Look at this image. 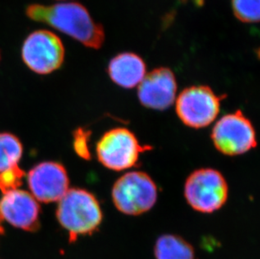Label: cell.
<instances>
[{
	"mask_svg": "<svg viewBox=\"0 0 260 259\" xmlns=\"http://www.w3.org/2000/svg\"><path fill=\"white\" fill-rule=\"evenodd\" d=\"M221 99L207 86H192L177 98V115L189 127H206L217 117Z\"/></svg>",
	"mask_w": 260,
	"mask_h": 259,
	"instance_id": "8",
	"label": "cell"
},
{
	"mask_svg": "<svg viewBox=\"0 0 260 259\" xmlns=\"http://www.w3.org/2000/svg\"><path fill=\"white\" fill-rule=\"evenodd\" d=\"M3 234H4V228L2 226V218H1V215H0V236Z\"/></svg>",
	"mask_w": 260,
	"mask_h": 259,
	"instance_id": "17",
	"label": "cell"
},
{
	"mask_svg": "<svg viewBox=\"0 0 260 259\" xmlns=\"http://www.w3.org/2000/svg\"><path fill=\"white\" fill-rule=\"evenodd\" d=\"M24 175V172L20 169L0 174V189L3 193H5L7 191L18 188Z\"/></svg>",
	"mask_w": 260,
	"mask_h": 259,
	"instance_id": "16",
	"label": "cell"
},
{
	"mask_svg": "<svg viewBox=\"0 0 260 259\" xmlns=\"http://www.w3.org/2000/svg\"><path fill=\"white\" fill-rule=\"evenodd\" d=\"M28 184L32 196L44 203L60 201L69 189L66 169L54 161H45L33 168L28 174Z\"/></svg>",
	"mask_w": 260,
	"mask_h": 259,
	"instance_id": "9",
	"label": "cell"
},
{
	"mask_svg": "<svg viewBox=\"0 0 260 259\" xmlns=\"http://www.w3.org/2000/svg\"><path fill=\"white\" fill-rule=\"evenodd\" d=\"M65 49L61 39L53 32L40 29L26 37L21 48V57L31 71L49 74L61 68Z\"/></svg>",
	"mask_w": 260,
	"mask_h": 259,
	"instance_id": "6",
	"label": "cell"
},
{
	"mask_svg": "<svg viewBox=\"0 0 260 259\" xmlns=\"http://www.w3.org/2000/svg\"><path fill=\"white\" fill-rule=\"evenodd\" d=\"M156 259H194V248L184 238L176 235L160 236L155 243Z\"/></svg>",
	"mask_w": 260,
	"mask_h": 259,
	"instance_id": "13",
	"label": "cell"
},
{
	"mask_svg": "<svg viewBox=\"0 0 260 259\" xmlns=\"http://www.w3.org/2000/svg\"><path fill=\"white\" fill-rule=\"evenodd\" d=\"M229 188L221 173L212 169L193 172L184 185V196L189 206L202 213H212L223 206Z\"/></svg>",
	"mask_w": 260,
	"mask_h": 259,
	"instance_id": "4",
	"label": "cell"
},
{
	"mask_svg": "<svg viewBox=\"0 0 260 259\" xmlns=\"http://www.w3.org/2000/svg\"><path fill=\"white\" fill-rule=\"evenodd\" d=\"M149 147H143L135 135L125 128H116L104 134L99 141L96 152L99 161L107 169L122 171L135 166L141 153Z\"/></svg>",
	"mask_w": 260,
	"mask_h": 259,
	"instance_id": "5",
	"label": "cell"
},
{
	"mask_svg": "<svg viewBox=\"0 0 260 259\" xmlns=\"http://www.w3.org/2000/svg\"><path fill=\"white\" fill-rule=\"evenodd\" d=\"M57 219L74 242L79 235L91 234L102 221L101 206L95 197L80 188L69 189L59 201Z\"/></svg>",
	"mask_w": 260,
	"mask_h": 259,
	"instance_id": "2",
	"label": "cell"
},
{
	"mask_svg": "<svg viewBox=\"0 0 260 259\" xmlns=\"http://www.w3.org/2000/svg\"><path fill=\"white\" fill-rule=\"evenodd\" d=\"M111 80L125 88L139 85L146 75L144 61L137 54L124 52L115 56L109 64Z\"/></svg>",
	"mask_w": 260,
	"mask_h": 259,
	"instance_id": "12",
	"label": "cell"
},
{
	"mask_svg": "<svg viewBox=\"0 0 260 259\" xmlns=\"http://www.w3.org/2000/svg\"><path fill=\"white\" fill-rule=\"evenodd\" d=\"M177 83L170 69L160 68L146 74L138 87V98L145 107L164 110L175 101Z\"/></svg>",
	"mask_w": 260,
	"mask_h": 259,
	"instance_id": "11",
	"label": "cell"
},
{
	"mask_svg": "<svg viewBox=\"0 0 260 259\" xmlns=\"http://www.w3.org/2000/svg\"><path fill=\"white\" fill-rule=\"evenodd\" d=\"M157 186L151 177L143 172H129L120 177L112 188V200L120 212L138 215L154 206Z\"/></svg>",
	"mask_w": 260,
	"mask_h": 259,
	"instance_id": "3",
	"label": "cell"
},
{
	"mask_svg": "<svg viewBox=\"0 0 260 259\" xmlns=\"http://www.w3.org/2000/svg\"><path fill=\"white\" fill-rule=\"evenodd\" d=\"M25 15L30 20L49 25L89 48L99 49L105 42L103 27L96 23L86 8L79 3L29 5L25 9Z\"/></svg>",
	"mask_w": 260,
	"mask_h": 259,
	"instance_id": "1",
	"label": "cell"
},
{
	"mask_svg": "<svg viewBox=\"0 0 260 259\" xmlns=\"http://www.w3.org/2000/svg\"><path fill=\"white\" fill-rule=\"evenodd\" d=\"M22 153V144L17 137L0 133V174L20 169L18 164Z\"/></svg>",
	"mask_w": 260,
	"mask_h": 259,
	"instance_id": "14",
	"label": "cell"
},
{
	"mask_svg": "<svg viewBox=\"0 0 260 259\" xmlns=\"http://www.w3.org/2000/svg\"><path fill=\"white\" fill-rule=\"evenodd\" d=\"M233 12L244 23L259 21V0H233Z\"/></svg>",
	"mask_w": 260,
	"mask_h": 259,
	"instance_id": "15",
	"label": "cell"
},
{
	"mask_svg": "<svg viewBox=\"0 0 260 259\" xmlns=\"http://www.w3.org/2000/svg\"><path fill=\"white\" fill-rule=\"evenodd\" d=\"M0 57H1V55H0Z\"/></svg>",
	"mask_w": 260,
	"mask_h": 259,
	"instance_id": "18",
	"label": "cell"
},
{
	"mask_svg": "<svg viewBox=\"0 0 260 259\" xmlns=\"http://www.w3.org/2000/svg\"><path fill=\"white\" fill-rule=\"evenodd\" d=\"M211 139L216 149L228 156L243 154L257 144L254 128L241 110L221 117L212 130Z\"/></svg>",
	"mask_w": 260,
	"mask_h": 259,
	"instance_id": "7",
	"label": "cell"
},
{
	"mask_svg": "<svg viewBox=\"0 0 260 259\" xmlns=\"http://www.w3.org/2000/svg\"><path fill=\"white\" fill-rule=\"evenodd\" d=\"M40 206L27 191L12 189L4 193L0 200L1 218L14 225L28 232L39 228Z\"/></svg>",
	"mask_w": 260,
	"mask_h": 259,
	"instance_id": "10",
	"label": "cell"
}]
</instances>
